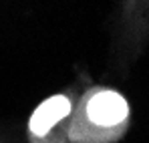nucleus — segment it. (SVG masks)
Wrapping results in <instances>:
<instances>
[{"mask_svg":"<svg viewBox=\"0 0 149 143\" xmlns=\"http://www.w3.org/2000/svg\"><path fill=\"white\" fill-rule=\"evenodd\" d=\"M129 105L111 89H91L81 99L69 125L73 143H113L127 129Z\"/></svg>","mask_w":149,"mask_h":143,"instance_id":"nucleus-1","label":"nucleus"},{"mask_svg":"<svg viewBox=\"0 0 149 143\" xmlns=\"http://www.w3.org/2000/svg\"><path fill=\"white\" fill-rule=\"evenodd\" d=\"M73 113V103L71 99L65 95H54L47 99L42 105H38L34 109V113L30 115L28 121V131L32 139H40L47 133H50L58 123L67 119Z\"/></svg>","mask_w":149,"mask_h":143,"instance_id":"nucleus-2","label":"nucleus"}]
</instances>
